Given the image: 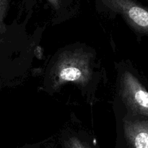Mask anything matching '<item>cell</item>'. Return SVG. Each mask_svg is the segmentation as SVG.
Instances as JSON below:
<instances>
[{"label":"cell","mask_w":148,"mask_h":148,"mask_svg":"<svg viewBox=\"0 0 148 148\" xmlns=\"http://www.w3.org/2000/svg\"><path fill=\"white\" fill-rule=\"evenodd\" d=\"M48 1L56 10L60 7L61 4L62 2V0H48Z\"/></svg>","instance_id":"cell-6"},{"label":"cell","mask_w":148,"mask_h":148,"mask_svg":"<svg viewBox=\"0 0 148 148\" xmlns=\"http://www.w3.org/2000/svg\"><path fill=\"white\" fill-rule=\"evenodd\" d=\"M124 134L132 148H148V119L124 121Z\"/></svg>","instance_id":"cell-4"},{"label":"cell","mask_w":148,"mask_h":148,"mask_svg":"<svg viewBox=\"0 0 148 148\" xmlns=\"http://www.w3.org/2000/svg\"><path fill=\"white\" fill-rule=\"evenodd\" d=\"M90 57L82 51H66L59 56L53 70V87L58 88L65 82L85 85L90 79Z\"/></svg>","instance_id":"cell-1"},{"label":"cell","mask_w":148,"mask_h":148,"mask_svg":"<svg viewBox=\"0 0 148 148\" xmlns=\"http://www.w3.org/2000/svg\"><path fill=\"white\" fill-rule=\"evenodd\" d=\"M123 101L134 114L148 117V91L131 72H125L121 81Z\"/></svg>","instance_id":"cell-2"},{"label":"cell","mask_w":148,"mask_h":148,"mask_svg":"<svg viewBox=\"0 0 148 148\" xmlns=\"http://www.w3.org/2000/svg\"><path fill=\"white\" fill-rule=\"evenodd\" d=\"M64 146L66 148H89L81 140L75 137H70L65 141Z\"/></svg>","instance_id":"cell-5"},{"label":"cell","mask_w":148,"mask_h":148,"mask_svg":"<svg viewBox=\"0 0 148 148\" xmlns=\"http://www.w3.org/2000/svg\"><path fill=\"white\" fill-rule=\"evenodd\" d=\"M113 11L121 14L138 31L148 34V7L134 0H101Z\"/></svg>","instance_id":"cell-3"}]
</instances>
